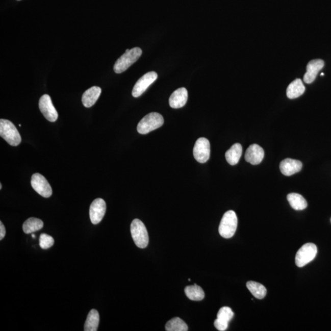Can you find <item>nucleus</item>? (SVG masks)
Returning a JSON list of instances; mask_svg holds the SVG:
<instances>
[{"label":"nucleus","instance_id":"ddd939ff","mask_svg":"<svg viewBox=\"0 0 331 331\" xmlns=\"http://www.w3.org/2000/svg\"><path fill=\"white\" fill-rule=\"evenodd\" d=\"M323 60L317 59L311 61L307 66V72L303 77V81L306 84H311L315 80L319 72L324 68Z\"/></svg>","mask_w":331,"mask_h":331},{"label":"nucleus","instance_id":"b1692460","mask_svg":"<svg viewBox=\"0 0 331 331\" xmlns=\"http://www.w3.org/2000/svg\"><path fill=\"white\" fill-rule=\"evenodd\" d=\"M247 287L257 299H262L266 295V288L262 284L257 283L256 282L249 281L247 283Z\"/></svg>","mask_w":331,"mask_h":331},{"label":"nucleus","instance_id":"39448f33","mask_svg":"<svg viewBox=\"0 0 331 331\" xmlns=\"http://www.w3.org/2000/svg\"><path fill=\"white\" fill-rule=\"evenodd\" d=\"M131 233L135 244L140 248L147 247L149 238L146 227L142 221L135 219L131 224Z\"/></svg>","mask_w":331,"mask_h":331},{"label":"nucleus","instance_id":"f257e3e1","mask_svg":"<svg viewBox=\"0 0 331 331\" xmlns=\"http://www.w3.org/2000/svg\"><path fill=\"white\" fill-rule=\"evenodd\" d=\"M142 54L141 48L139 47L133 48L129 51H125V53L115 63L114 70L115 73L120 74L125 71L141 57Z\"/></svg>","mask_w":331,"mask_h":331},{"label":"nucleus","instance_id":"423d86ee","mask_svg":"<svg viewBox=\"0 0 331 331\" xmlns=\"http://www.w3.org/2000/svg\"><path fill=\"white\" fill-rule=\"evenodd\" d=\"M317 247L312 243H308L302 246V247L297 251L295 263L299 268L305 266L315 259L317 254Z\"/></svg>","mask_w":331,"mask_h":331},{"label":"nucleus","instance_id":"a878e982","mask_svg":"<svg viewBox=\"0 0 331 331\" xmlns=\"http://www.w3.org/2000/svg\"><path fill=\"white\" fill-rule=\"evenodd\" d=\"M54 244V239L53 237L46 235V234H42L39 238V245L41 248L44 250L53 247Z\"/></svg>","mask_w":331,"mask_h":331},{"label":"nucleus","instance_id":"9b49d317","mask_svg":"<svg viewBox=\"0 0 331 331\" xmlns=\"http://www.w3.org/2000/svg\"><path fill=\"white\" fill-rule=\"evenodd\" d=\"M106 211V202L101 198L94 200L90 207V220L93 224L101 222Z\"/></svg>","mask_w":331,"mask_h":331},{"label":"nucleus","instance_id":"6e6552de","mask_svg":"<svg viewBox=\"0 0 331 331\" xmlns=\"http://www.w3.org/2000/svg\"><path fill=\"white\" fill-rule=\"evenodd\" d=\"M158 74L157 72L150 71L144 74L143 77L139 79L137 83L135 85L132 91V95L135 98H138L143 94L147 90L150 85L152 84L157 80Z\"/></svg>","mask_w":331,"mask_h":331},{"label":"nucleus","instance_id":"1a4fd4ad","mask_svg":"<svg viewBox=\"0 0 331 331\" xmlns=\"http://www.w3.org/2000/svg\"><path fill=\"white\" fill-rule=\"evenodd\" d=\"M32 186L39 195L44 197H49L53 194V190L49 183L43 175L36 173L32 175Z\"/></svg>","mask_w":331,"mask_h":331},{"label":"nucleus","instance_id":"dca6fc26","mask_svg":"<svg viewBox=\"0 0 331 331\" xmlns=\"http://www.w3.org/2000/svg\"><path fill=\"white\" fill-rule=\"evenodd\" d=\"M302 163L299 160L291 159H285L281 163V171L284 175L291 176L300 171Z\"/></svg>","mask_w":331,"mask_h":331},{"label":"nucleus","instance_id":"cd10ccee","mask_svg":"<svg viewBox=\"0 0 331 331\" xmlns=\"http://www.w3.org/2000/svg\"><path fill=\"white\" fill-rule=\"evenodd\" d=\"M2 184H0V189L2 190Z\"/></svg>","mask_w":331,"mask_h":331},{"label":"nucleus","instance_id":"5701e85b","mask_svg":"<svg viewBox=\"0 0 331 331\" xmlns=\"http://www.w3.org/2000/svg\"><path fill=\"white\" fill-rule=\"evenodd\" d=\"M43 226V221L39 218H30L23 224V232L26 234H31L41 230Z\"/></svg>","mask_w":331,"mask_h":331},{"label":"nucleus","instance_id":"0eeeda50","mask_svg":"<svg viewBox=\"0 0 331 331\" xmlns=\"http://www.w3.org/2000/svg\"><path fill=\"white\" fill-rule=\"evenodd\" d=\"M211 145L208 139L200 138L193 148V156L197 162L205 163L210 158Z\"/></svg>","mask_w":331,"mask_h":331},{"label":"nucleus","instance_id":"9d476101","mask_svg":"<svg viewBox=\"0 0 331 331\" xmlns=\"http://www.w3.org/2000/svg\"><path fill=\"white\" fill-rule=\"evenodd\" d=\"M39 108L44 117L51 122L58 119L59 114L55 108L49 95H44L41 97L39 101Z\"/></svg>","mask_w":331,"mask_h":331},{"label":"nucleus","instance_id":"412c9836","mask_svg":"<svg viewBox=\"0 0 331 331\" xmlns=\"http://www.w3.org/2000/svg\"><path fill=\"white\" fill-rule=\"evenodd\" d=\"M185 293L188 299L194 301L202 300L205 297L204 290L196 284L185 288Z\"/></svg>","mask_w":331,"mask_h":331},{"label":"nucleus","instance_id":"f03ea898","mask_svg":"<svg viewBox=\"0 0 331 331\" xmlns=\"http://www.w3.org/2000/svg\"><path fill=\"white\" fill-rule=\"evenodd\" d=\"M238 223V217L235 212L227 211L221 218L218 228L220 236L225 239L232 238L236 232Z\"/></svg>","mask_w":331,"mask_h":331},{"label":"nucleus","instance_id":"4468645a","mask_svg":"<svg viewBox=\"0 0 331 331\" xmlns=\"http://www.w3.org/2000/svg\"><path fill=\"white\" fill-rule=\"evenodd\" d=\"M264 157L263 148L257 144H252L246 151L245 159L251 165H259L262 162Z\"/></svg>","mask_w":331,"mask_h":331},{"label":"nucleus","instance_id":"4be33fe9","mask_svg":"<svg viewBox=\"0 0 331 331\" xmlns=\"http://www.w3.org/2000/svg\"><path fill=\"white\" fill-rule=\"evenodd\" d=\"M99 323V315L95 309L91 310L84 325L85 331H96Z\"/></svg>","mask_w":331,"mask_h":331},{"label":"nucleus","instance_id":"20e7f679","mask_svg":"<svg viewBox=\"0 0 331 331\" xmlns=\"http://www.w3.org/2000/svg\"><path fill=\"white\" fill-rule=\"evenodd\" d=\"M164 123V118L162 115L157 112H151L139 121L137 130L141 135H146L155 130L159 129Z\"/></svg>","mask_w":331,"mask_h":331},{"label":"nucleus","instance_id":"c85d7f7f","mask_svg":"<svg viewBox=\"0 0 331 331\" xmlns=\"http://www.w3.org/2000/svg\"><path fill=\"white\" fill-rule=\"evenodd\" d=\"M32 238H35V235H32Z\"/></svg>","mask_w":331,"mask_h":331},{"label":"nucleus","instance_id":"aec40b11","mask_svg":"<svg viewBox=\"0 0 331 331\" xmlns=\"http://www.w3.org/2000/svg\"><path fill=\"white\" fill-rule=\"evenodd\" d=\"M287 199L294 210L302 211L308 207V202L304 197L299 194L293 193L288 194Z\"/></svg>","mask_w":331,"mask_h":331},{"label":"nucleus","instance_id":"c756f323","mask_svg":"<svg viewBox=\"0 0 331 331\" xmlns=\"http://www.w3.org/2000/svg\"><path fill=\"white\" fill-rule=\"evenodd\" d=\"M324 74V73H321V75H323Z\"/></svg>","mask_w":331,"mask_h":331},{"label":"nucleus","instance_id":"f8f14e48","mask_svg":"<svg viewBox=\"0 0 331 331\" xmlns=\"http://www.w3.org/2000/svg\"><path fill=\"white\" fill-rule=\"evenodd\" d=\"M234 312L228 307L221 308L217 314V318L214 321V326L218 330L224 331L228 327L230 321L234 317Z\"/></svg>","mask_w":331,"mask_h":331},{"label":"nucleus","instance_id":"bb28decb","mask_svg":"<svg viewBox=\"0 0 331 331\" xmlns=\"http://www.w3.org/2000/svg\"><path fill=\"white\" fill-rule=\"evenodd\" d=\"M6 235V229L4 224L0 221V240H3Z\"/></svg>","mask_w":331,"mask_h":331},{"label":"nucleus","instance_id":"f3484780","mask_svg":"<svg viewBox=\"0 0 331 331\" xmlns=\"http://www.w3.org/2000/svg\"><path fill=\"white\" fill-rule=\"evenodd\" d=\"M101 93V88L94 86L88 89L83 94L82 102L85 107L90 108L95 104Z\"/></svg>","mask_w":331,"mask_h":331},{"label":"nucleus","instance_id":"7ed1b4c3","mask_svg":"<svg viewBox=\"0 0 331 331\" xmlns=\"http://www.w3.org/2000/svg\"><path fill=\"white\" fill-rule=\"evenodd\" d=\"M0 136L12 146H17L22 141L16 127L8 120H0Z\"/></svg>","mask_w":331,"mask_h":331},{"label":"nucleus","instance_id":"a211bd4d","mask_svg":"<svg viewBox=\"0 0 331 331\" xmlns=\"http://www.w3.org/2000/svg\"><path fill=\"white\" fill-rule=\"evenodd\" d=\"M305 88L302 81L297 79L288 86L287 90V95L288 98L295 99L301 96L304 93Z\"/></svg>","mask_w":331,"mask_h":331},{"label":"nucleus","instance_id":"6ab92c4d","mask_svg":"<svg viewBox=\"0 0 331 331\" xmlns=\"http://www.w3.org/2000/svg\"><path fill=\"white\" fill-rule=\"evenodd\" d=\"M242 154V145L239 143L235 144L225 154L227 162L234 166L239 162Z\"/></svg>","mask_w":331,"mask_h":331},{"label":"nucleus","instance_id":"393cba45","mask_svg":"<svg viewBox=\"0 0 331 331\" xmlns=\"http://www.w3.org/2000/svg\"><path fill=\"white\" fill-rule=\"evenodd\" d=\"M167 331H187V324L180 318L175 317L171 319L166 324Z\"/></svg>","mask_w":331,"mask_h":331},{"label":"nucleus","instance_id":"7c9ffc66","mask_svg":"<svg viewBox=\"0 0 331 331\" xmlns=\"http://www.w3.org/2000/svg\"><path fill=\"white\" fill-rule=\"evenodd\" d=\"M330 222H331V219H330Z\"/></svg>","mask_w":331,"mask_h":331},{"label":"nucleus","instance_id":"2eb2a0df","mask_svg":"<svg viewBox=\"0 0 331 331\" xmlns=\"http://www.w3.org/2000/svg\"><path fill=\"white\" fill-rule=\"evenodd\" d=\"M188 99V91L182 87L174 91L170 96L169 103L172 108L179 109L186 105Z\"/></svg>","mask_w":331,"mask_h":331}]
</instances>
